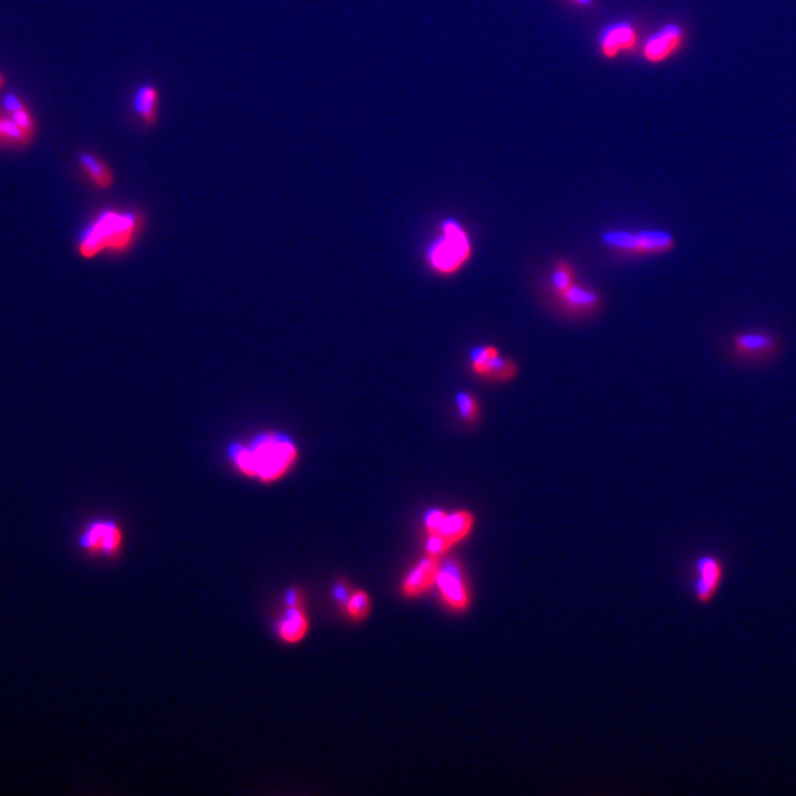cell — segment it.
<instances>
[{
	"mask_svg": "<svg viewBox=\"0 0 796 796\" xmlns=\"http://www.w3.org/2000/svg\"><path fill=\"white\" fill-rule=\"evenodd\" d=\"M342 609L347 618L359 623V621H365L372 612V599L365 590H351L350 595L342 603Z\"/></svg>",
	"mask_w": 796,
	"mask_h": 796,
	"instance_id": "obj_19",
	"label": "cell"
},
{
	"mask_svg": "<svg viewBox=\"0 0 796 796\" xmlns=\"http://www.w3.org/2000/svg\"><path fill=\"white\" fill-rule=\"evenodd\" d=\"M286 611L276 624V634L286 645H297L309 634V615L301 605L300 593L291 592L286 597Z\"/></svg>",
	"mask_w": 796,
	"mask_h": 796,
	"instance_id": "obj_10",
	"label": "cell"
},
{
	"mask_svg": "<svg viewBox=\"0 0 796 796\" xmlns=\"http://www.w3.org/2000/svg\"><path fill=\"white\" fill-rule=\"evenodd\" d=\"M693 597L699 605L707 606L714 602L724 578H726V564L720 556L705 553L696 559L693 567Z\"/></svg>",
	"mask_w": 796,
	"mask_h": 796,
	"instance_id": "obj_6",
	"label": "cell"
},
{
	"mask_svg": "<svg viewBox=\"0 0 796 796\" xmlns=\"http://www.w3.org/2000/svg\"><path fill=\"white\" fill-rule=\"evenodd\" d=\"M143 229L138 211L104 210L77 236L76 250L85 260L121 256L135 247Z\"/></svg>",
	"mask_w": 796,
	"mask_h": 796,
	"instance_id": "obj_2",
	"label": "cell"
},
{
	"mask_svg": "<svg viewBox=\"0 0 796 796\" xmlns=\"http://www.w3.org/2000/svg\"><path fill=\"white\" fill-rule=\"evenodd\" d=\"M552 295L561 304L564 312L575 314V316L595 313L602 303L599 292L578 284V281L572 282L571 285L565 286L564 289Z\"/></svg>",
	"mask_w": 796,
	"mask_h": 796,
	"instance_id": "obj_11",
	"label": "cell"
},
{
	"mask_svg": "<svg viewBox=\"0 0 796 796\" xmlns=\"http://www.w3.org/2000/svg\"><path fill=\"white\" fill-rule=\"evenodd\" d=\"M771 344H773L771 338L763 334L740 335L738 340H736L739 350L749 351V353L766 350V348L771 347Z\"/></svg>",
	"mask_w": 796,
	"mask_h": 796,
	"instance_id": "obj_20",
	"label": "cell"
},
{
	"mask_svg": "<svg viewBox=\"0 0 796 796\" xmlns=\"http://www.w3.org/2000/svg\"><path fill=\"white\" fill-rule=\"evenodd\" d=\"M472 375L483 379L491 384H508L518 376L519 366L511 357H505L502 353L491 357L487 362L480 365L469 366Z\"/></svg>",
	"mask_w": 796,
	"mask_h": 796,
	"instance_id": "obj_12",
	"label": "cell"
},
{
	"mask_svg": "<svg viewBox=\"0 0 796 796\" xmlns=\"http://www.w3.org/2000/svg\"><path fill=\"white\" fill-rule=\"evenodd\" d=\"M3 85H5V79H3L2 74H0V87H2Z\"/></svg>",
	"mask_w": 796,
	"mask_h": 796,
	"instance_id": "obj_21",
	"label": "cell"
},
{
	"mask_svg": "<svg viewBox=\"0 0 796 796\" xmlns=\"http://www.w3.org/2000/svg\"><path fill=\"white\" fill-rule=\"evenodd\" d=\"M456 412L460 421L469 427H474L481 419L480 400L471 391H457L455 396Z\"/></svg>",
	"mask_w": 796,
	"mask_h": 796,
	"instance_id": "obj_18",
	"label": "cell"
},
{
	"mask_svg": "<svg viewBox=\"0 0 796 796\" xmlns=\"http://www.w3.org/2000/svg\"><path fill=\"white\" fill-rule=\"evenodd\" d=\"M444 558L427 555L425 553L409 571L404 574L400 583L401 595L407 599H416L427 595L429 590L434 589L437 584L438 574H440L441 564Z\"/></svg>",
	"mask_w": 796,
	"mask_h": 796,
	"instance_id": "obj_9",
	"label": "cell"
},
{
	"mask_svg": "<svg viewBox=\"0 0 796 796\" xmlns=\"http://www.w3.org/2000/svg\"><path fill=\"white\" fill-rule=\"evenodd\" d=\"M602 244L608 250L628 256H656L673 250L676 241L665 230H640L633 233L627 230H606L602 233Z\"/></svg>",
	"mask_w": 796,
	"mask_h": 796,
	"instance_id": "obj_5",
	"label": "cell"
},
{
	"mask_svg": "<svg viewBox=\"0 0 796 796\" xmlns=\"http://www.w3.org/2000/svg\"><path fill=\"white\" fill-rule=\"evenodd\" d=\"M33 138V133L24 129L14 115L8 113L0 114V143L6 145H27Z\"/></svg>",
	"mask_w": 796,
	"mask_h": 796,
	"instance_id": "obj_17",
	"label": "cell"
},
{
	"mask_svg": "<svg viewBox=\"0 0 796 796\" xmlns=\"http://www.w3.org/2000/svg\"><path fill=\"white\" fill-rule=\"evenodd\" d=\"M471 236L455 219L441 222L440 235L429 242L425 251V261L434 275L450 278L455 276L471 260Z\"/></svg>",
	"mask_w": 796,
	"mask_h": 796,
	"instance_id": "obj_3",
	"label": "cell"
},
{
	"mask_svg": "<svg viewBox=\"0 0 796 796\" xmlns=\"http://www.w3.org/2000/svg\"><path fill=\"white\" fill-rule=\"evenodd\" d=\"M636 42V36L631 26L626 23L614 24L603 31L600 37L603 54L606 57H615L623 49H630Z\"/></svg>",
	"mask_w": 796,
	"mask_h": 796,
	"instance_id": "obj_14",
	"label": "cell"
},
{
	"mask_svg": "<svg viewBox=\"0 0 796 796\" xmlns=\"http://www.w3.org/2000/svg\"><path fill=\"white\" fill-rule=\"evenodd\" d=\"M577 2L583 3V5H587V3H590V0H577Z\"/></svg>",
	"mask_w": 796,
	"mask_h": 796,
	"instance_id": "obj_22",
	"label": "cell"
},
{
	"mask_svg": "<svg viewBox=\"0 0 796 796\" xmlns=\"http://www.w3.org/2000/svg\"><path fill=\"white\" fill-rule=\"evenodd\" d=\"M297 441L281 431L258 432L247 441L230 444V465L242 477L261 484H275L291 474L300 462Z\"/></svg>",
	"mask_w": 796,
	"mask_h": 796,
	"instance_id": "obj_1",
	"label": "cell"
},
{
	"mask_svg": "<svg viewBox=\"0 0 796 796\" xmlns=\"http://www.w3.org/2000/svg\"><path fill=\"white\" fill-rule=\"evenodd\" d=\"M682 31L677 26H668L654 34L645 46V57L652 62L664 61L679 48Z\"/></svg>",
	"mask_w": 796,
	"mask_h": 796,
	"instance_id": "obj_13",
	"label": "cell"
},
{
	"mask_svg": "<svg viewBox=\"0 0 796 796\" xmlns=\"http://www.w3.org/2000/svg\"><path fill=\"white\" fill-rule=\"evenodd\" d=\"M124 533L123 528L114 521L90 522L80 534L79 544L90 556H104V558H114L123 549Z\"/></svg>",
	"mask_w": 796,
	"mask_h": 796,
	"instance_id": "obj_7",
	"label": "cell"
},
{
	"mask_svg": "<svg viewBox=\"0 0 796 796\" xmlns=\"http://www.w3.org/2000/svg\"><path fill=\"white\" fill-rule=\"evenodd\" d=\"M80 166L85 171L87 179L98 189H108L114 185V174L110 167L92 154H83L80 157Z\"/></svg>",
	"mask_w": 796,
	"mask_h": 796,
	"instance_id": "obj_16",
	"label": "cell"
},
{
	"mask_svg": "<svg viewBox=\"0 0 796 796\" xmlns=\"http://www.w3.org/2000/svg\"><path fill=\"white\" fill-rule=\"evenodd\" d=\"M475 524L477 518L468 509H431L424 518L425 553L444 558L456 544L471 536Z\"/></svg>",
	"mask_w": 796,
	"mask_h": 796,
	"instance_id": "obj_4",
	"label": "cell"
},
{
	"mask_svg": "<svg viewBox=\"0 0 796 796\" xmlns=\"http://www.w3.org/2000/svg\"><path fill=\"white\" fill-rule=\"evenodd\" d=\"M438 593L444 605L455 612H463L471 606V592H469L466 574L462 565L457 561H444L438 574Z\"/></svg>",
	"mask_w": 796,
	"mask_h": 796,
	"instance_id": "obj_8",
	"label": "cell"
},
{
	"mask_svg": "<svg viewBox=\"0 0 796 796\" xmlns=\"http://www.w3.org/2000/svg\"><path fill=\"white\" fill-rule=\"evenodd\" d=\"M133 105L142 123L145 126H154L160 113V90L151 85L139 87Z\"/></svg>",
	"mask_w": 796,
	"mask_h": 796,
	"instance_id": "obj_15",
	"label": "cell"
}]
</instances>
